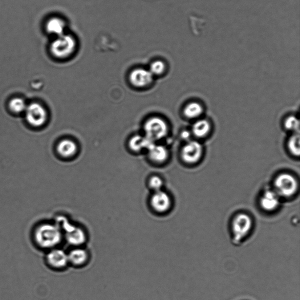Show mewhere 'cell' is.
Returning <instances> with one entry per match:
<instances>
[{"instance_id": "6da1fadb", "label": "cell", "mask_w": 300, "mask_h": 300, "mask_svg": "<svg viewBox=\"0 0 300 300\" xmlns=\"http://www.w3.org/2000/svg\"><path fill=\"white\" fill-rule=\"evenodd\" d=\"M35 240L43 249L51 250L56 248L62 242L63 235L58 225L45 224L36 229Z\"/></svg>"}, {"instance_id": "7a4b0ae2", "label": "cell", "mask_w": 300, "mask_h": 300, "mask_svg": "<svg viewBox=\"0 0 300 300\" xmlns=\"http://www.w3.org/2000/svg\"><path fill=\"white\" fill-rule=\"evenodd\" d=\"M49 51L54 58L59 59L70 58L77 48L76 39L74 36L64 34L54 38L49 45Z\"/></svg>"}, {"instance_id": "3957f363", "label": "cell", "mask_w": 300, "mask_h": 300, "mask_svg": "<svg viewBox=\"0 0 300 300\" xmlns=\"http://www.w3.org/2000/svg\"><path fill=\"white\" fill-rule=\"evenodd\" d=\"M253 226V219L249 214L243 212L237 214L231 223L232 241L233 245H241L252 231Z\"/></svg>"}, {"instance_id": "277c9868", "label": "cell", "mask_w": 300, "mask_h": 300, "mask_svg": "<svg viewBox=\"0 0 300 300\" xmlns=\"http://www.w3.org/2000/svg\"><path fill=\"white\" fill-rule=\"evenodd\" d=\"M61 225H58L61 229L63 239L72 247L84 246L88 241V233L83 226L73 224L63 218Z\"/></svg>"}, {"instance_id": "5b68a950", "label": "cell", "mask_w": 300, "mask_h": 300, "mask_svg": "<svg viewBox=\"0 0 300 300\" xmlns=\"http://www.w3.org/2000/svg\"><path fill=\"white\" fill-rule=\"evenodd\" d=\"M274 190L282 199H290L295 196L298 189L297 181L289 174H282L274 181Z\"/></svg>"}, {"instance_id": "8992f818", "label": "cell", "mask_w": 300, "mask_h": 300, "mask_svg": "<svg viewBox=\"0 0 300 300\" xmlns=\"http://www.w3.org/2000/svg\"><path fill=\"white\" fill-rule=\"evenodd\" d=\"M148 205L154 213L164 216L171 211L173 200L167 192L162 189L153 192L148 198Z\"/></svg>"}, {"instance_id": "52a82bcc", "label": "cell", "mask_w": 300, "mask_h": 300, "mask_svg": "<svg viewBox=\"0 0 300 300\" xmlns=\"http://www.w3.org/2000/svg\"><path fill=\"white\" fill-rule=\"evenodd\" d=\"M144 131L146 137L156 142L167 135L168 127L163 119L159 117H153L146 121Z\"/></svg>"}, {"instance_id": "ba28073f", "label": "cell", "mask_w": 300, "mask_h": 300, "mask_svg": "<svg viewBox=\"0 0 300 300\" xmlns=\"http://www.w3.org/2000/svg\"><path fill=\"white\" fill-rule=\"evenodd\" d=\"M25 112L27 120L32 126L40 127L46 122L47 111L39 103H33L28 105Z\"/></svg>"}, {"instance_id": "9c48e42d", "label": "cell", "mask_w": 300, "mask_h": 300, "mask_svg": "<svg viewBox=\"0 0 300 300\" xmlns=\"http://www.w3.org/2000/svg\"><path fill=\"white\" fill-rule=\"evenodd\" d=\"M69 264L75 268L87 266L91 259L89 251L84 246L72 247L68 252Z\"/></svg>"}, {"instance_id": "30bf717a", "label": "cell", "mask_w": 300, "mask_h": 300, "mask_svg": "<svg viewBox=\"0 0 300 300\" xmlns=\"http://www.w3.org/2000/svg\"><path fill=\"white\" fill-rule=\"evenodd\" d=\"M282 199L273 189L267 188L263 191L259 200V205L263 211L272 213L281 205Z\"/></svg>"}, {"instance_id": "8fae6325", "label": "cell", "mask_w": 300, "mask_h": 300, "mask_svg": "<svg viewBox=\"0 0 300 300\" xmlns=\"http://www.w3.org/2000/svg\"><path fill=\"white\" fill-rule=\"evenodd\" d=\"M47 262L52 269L56 270L66 269L70 266L68 252L58 247L50 250L47 256Z\"/></svg>"}, {"instance_id": "7c38bea8", "label": "cell", "mask_w": 300, "mask_h": 300, "mask_svg": "<svg viewBox=\"0 0 300 300\" xmlns=\"http://www.w3.org/2000/svg\"><path fill=\"white\" fill-rule=\"evenodd\" d=\"M66 21L58 16L49 17L44 24L45 32L53 38L66 34Z\"/></svg>"}, {"instance_id": "4fadbf2b", "label": "cell", "mask_w": 300, "mask_h": 300, "mask_svg": "<svg viewBox=\"0 0 300 300\" xmlns=\"http://www.w3.org/2000/svg\"><path fill=\"white\" fill-rule=\"evenodd\" d=\"M203 153L202 145L196 141H189L182 151V157L186 163L195 164L201 159Z\"/></svg>"}, {"instance_id": "5bb4252c", "label": "cell", "mask_w": 300, "mask_h": 300, "mask_svg": "<svg viewBox=\"0 0 300 300\" xmlns=\"http://www.w3.org/2000/svg\"><path fill=\"white\" fill-rule=\"evenodd\" d=\"M153 76L149 70L143 68H137L131 73L130 80L134 86L143 88L152 82Z\"/></svg>"}, {"instance_id": "9a60e30c", "label": "cell", "mask_w": 300, "mask_h": 300, "mask_svg": "<svg viewBox=\"0 0 300 300\" xmlns=\"http://www.w3.org/2000/svg\"><path fill=\"white\" fill-rule=\"evenodd\" d=\"M155 144V142L150 140L146 136H136L132 137L130 140L129 147L133 151L139 152L143 149L148 150Z\"/></svg>"}, {"instance_id": "2e32d148", "label": "cell", "mask_w": 300, "mask_h": 300, "mask_svg": "<svg viewBox=\"0 0 300 300\" xmlns=\"http://www.w3.org/2000/svg\"><path fill=\"white\" fill-rule=\"evenodd\" d=\"M148 151L150 159L156 163H163L168 159V150L163 145L155 144Z\"/></svg>"}, {"instance_id": "e0dca14e", "label": "cell", "mask_w": 300, "mask_h": 300, "mask_svg": "<svg viewBox=\"0 0 300 300\" xmlns=\"http://www.w3.org/2000/svg\"><path fill=\"white\" fill-rule=\"evenodd\" d=\"M77 148H78L75 142L68 139L60 141L57 147L58 153L64 157L74 156L77 152Z\"/></svg>"}, {"instance_id": "ac0fdd59", "label": "cell", "mask_w": 300, "mask_h": 300, "mask_svg": "<svg viewBox=\"0 0 300 300\" xmlns=\"http://www.w3.org/2000/svg\"><path fill=\"white\" fill-rule=\"evenodd\" d=\"M210 124L208 120H199L193 125L192 132L193 135L199 138H203L209 133Z\"/></svg>"}, {"instance_id": "d6986e66", "label": "cell", "mask_w": 300, "mask_h": 300, "mask_svg": "<svg viewBox=\"0 0 300 300\" xmlns=\"http://www.w3.org/2000/svg\"><path fill=\"white\" fill-rule=\"evenodd\" d=\"M204 109L200 103L192 102L186 105L184 109V115L188 119H196L203 113Z\"/></svg>"}, {"instance_id": "ffe728a7", "label": "cell", "mask_w": 300, "mask_h": 300, "mask_svg": "<svg viewBox=\"0 0 300 300\" xmlns=\"http://www.w3.org/2000/svg\"><path fill=\"white\" fill-rule=\"evenodd\" d=\"M10 108L15 113H21L26 111L27 105L25 100L22 98H14L10 101Z\"/></svg>"}, {"instance_id": "44dd1931", "label": "cell", "mask_w": 300, "mask_h": 300, "mask_svg": "<svg viewBox=\"0 0 300 300\" xmlns=\"http://www.w3.org/2000/svg\"><path fill=\"white\" fill-rule=\"evenodd\" d=\"M288 146H289L290 151L293 155L299 156V136L298 134L294 135L290 138Z\"/></svg>"}, {"instance_id": "7402d4cb", "label": "cell", "mask_w": 300, "mask_h": 300, "mask_svg": "<svg viewBox=\"0 0 300 300\" xmlns=\"http://www.w3.org/2000/svg\"><path fill=\"white\" fill-rule=\"evenodd\" d=\"M148 185L153 192H156L163 189L164 182L160 177L155 176L149 178Z\"/></svg>"}, {"instance_id": "603a6c76", "label": "cell", "mask_w": 300, "mask_h": 300, "mask_svg": "<svg viewBox=\"0 0 300 300\" xmlns=\"http://www.w3.org/2000/svg\"><path fill=\"white\" fill-rule=\"evenodd\" d=\"M165 70V65L161 60H156L150 65L149 72L154 75L163 74Z\"/></svg>"}, {"instance_id": "cb8c5ba5", "label": "cell", "mask_w": 300, "mask_h": 300, "mask_svg": "<svg viewBox=\"0 0 300 300\" xmlns=\"http://www.w3.org/2000/svg\"><path fill=\"white\" fill-rule=\"evenodd\" d=\"M285 127L288 131L297 132L299 131V123L295 116L288 117L285 121Z\"/></svg>"}]
</instances>
